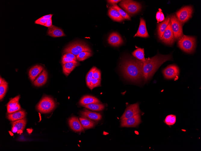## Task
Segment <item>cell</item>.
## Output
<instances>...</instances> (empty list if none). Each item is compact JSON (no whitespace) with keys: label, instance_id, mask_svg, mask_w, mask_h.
Here are the masks:
<instances>
[{"label":"cell","instance_id":"1","mask_svg":"<svg viewBox=\"0 0 201 151\" xmlns=\"http://www.w3.org/2000/svg\"><path fill=\"white\" fill-rule=\"evenodd\" d=\"M171 54L162 55L157 54L151 58H146L143 62V71L144 78L145 81L149 79L154 74L157 69L164 62L171 60Z\"/></svg>","mask_w":201,"mask_h":151},{"label":"cell","instance_id":"2","mask_svg":"<svg viewBox=\"0 0 201 151\" xmlns=\"http://www.w3.org/2000/svg\"><path fill=\"white\" fill-rule=\"evenodd\" d=\"M122 66L125 76L129 79L137 81L144 77L142 61L137 59H130L125 61Z\"/></svg>","mask_w":201,"mask_h":151},{"label":"cell","instance_id":"3","mask_svg":"<svg viewBox=\"0 0 201 151\" xmlns=\"http://www.w3.org/2000/svg\"><path fill=\"white\" fill-rule=\"evenodd\" d=\"M84 51L92 52L90 48L85 43L80 41L75 42L69 44L63 51L64 53H71L76 56Z\"/></svg>","mask_w":201,"mask_h":151},{"label":"cell","instance_id":"4","mask_svg":"<svg viewBox=\"0 0 201 151\" xmlns=\"http://www.w3.org/2000/svg\"><path fill=\"white\" fill-rule=\"evenodd\" d=\"M178 45L185 52L191 53L193 51L195 47L196 39L194 37L184 35L179 39Z\"/></svg>","mask_w":201,"mask_h":151},{"label":"cell","instance_id":"5","mask_svg":"<svg viewBox=\"0 0 201 151\" xmlns=\"http://www.w3.org/2000/svg\"><path fill=\"white\" fill-rule=\"evenodd\" d=\"M119 5L131 15L138 12L141 8V5L139 3L132 0L121 1Z\"/></svg>","mask_w":201,"mask_h":151},{"label":"cell","instance_id":"6","mask_svg":"<svg viewBox=\"0 0 201 151\" xmlns=\"http://www.w3.org/2000/svg\"><path fill=\"white\" fill-rule=\"evenodd\" d=\"M55 103L53 99L50 97H44L40 101L37 106L39 111L43 113L51 112L55 107Z\"/></svg>","mask_w":201,"mask_h":151},{"label":"cell","instance_id":"7","mask_svg":"<svg viewBox=\"0 0 201 151\" xmlns=\"http://www.w3.org/2000/svg\"><path fill=\"white\" fill-rule=\"evenodd\" d=\"M170 20L174 39L175 40H179L183 36L182 24L175 15L170 17Z\"/></svg>","mask_w":201,"mask_h":151},{"label":"cell","instance_id":"8","mask_svg":"<svg viewBox=\"0 0 201 151\" xmlns=\"http://www.w3.org/2000/svg\"><path fill=\"white\" fill-rule=\"evenodd\" d=\"M193 12L191 6L184 7L176 12L177 18L181 24H184L192 17Z\"/></svg>","mask_w":201,"mask_h":151},{"label":"cell","instance_id":"9","mask_svg":"<svg viewBox=\"0 0 201 151\" xmlns=\"http://www.w3.org/2000/svg\"><path fill=\"white\" fill-rule=\"evenodd\" d=\"M160 39L168 45H172L174 42V38L170 20Z\"/></svg>","mask_w":201,"mask_h":151},{"label":"cell","instance_id":"10","mask_svg":"<svg viewBox=\"0 0 201 151\" xmlns=\"http://www.w3.org/2000/svg\"><path fill=\"white\" fill-rule=\"evenodd\" d=\"M140 111L138 103L131 105L127 107L121 118V120L127 119L139 114Z\"/></svg>","mask_w":201,"mask_h":151},{"label":"cell","instance_id":"11","mask_svg":"<svg viewBox=\"0 0 201 151\" xmlns=\"http://www.w3.org/2000/svg\"><path fill=\"white\" fill-rule=\"evenodd\" d=\"M121 127H135L139 124L141 122L140 116L139 114L126 119L121 120Z\"/></svg>","mask_w":201,"mask_h":151},{"label":"cell","instance_id":"12","mask_svg":"<svg viewBox=\"0 0 201 151\" xmlns=\"http://www.w3.org/2000/svg\"><path fill=\"white\" fill-rule=\"evenodd\" d=\"M178 67L175 65H170L168 66L163 71L165 77L167 79L175 78L179 74Z\"/></svg>","mask_w":201,"mask_h":151},{"label":"cell","instance_id":"13","mask_svg":"<svg viewBox=\"0 0 201 151\" xmlns=\"http://www.w3.org/2000/svg\"><path fill=\"white\" fill-rule=\"evenodd\" d=\"M11 131L13 133H17L21 134L24 129L26 124V118L13 121L12 123Z\"/></svg>","mask_w":201,"mask_h":151},{"label":"cell","instance_id":"14","mask_svg":"<svg viewBox=\"0 0 201 151\" xmlns=\"http://www.w3.org/2000/svg\"><path fill=\"white\" fill-rule=\"evenodd\" d=\"M69 125L71 128L75 132H82L84 131V128L78 118L73 117L68 120Z\"/></svg>","mask_w":201,"mask_h":151},{"label":"cell","instance_id":"15","mask_svg":"<svg viewBox=\"0 0 201 151\" xmlns=\"http://www.w3.org/2000/svg\"><path fill=\"white\" fill-rule=\"evenodd\" d=\"M123 40L121 36L117 33L113 32L109 35L108 39V43L114 46H118L123 42Z\"/></svg>","mask_w":201,"mask_h":151},{"label":"cell","instance_id":"16","mask_svg":"<svg viewBox=\"0 0 201 151\" xmlns=\"http://www.w3.org/2000/svg\"><path fill=\"white\" fill-rule=\"evenodd\" d=\"M149 36L147 30L146 23L144 20L141 18L140 24L138 31L134 37L138 36L146 38Z\"/></svg>","mask_w":201,"mask_h":151},{"label":"cell","instance_id":"17","mask_svg":"<svg viewBox=\"0 0 201 151\" xmlns=\"http://www.w3.org/2000/svg\"><path fill=\"white\" fill-rule=\"evenodd\" d=\"M47 34L48 35L53 37L65 36V34L61 29L53 25L48 28Z\"/></svg>","mask_w":201,"mask_h":151},{"label":"cell","instance_id":"18","mask_svg":"<svg viewBox=\"0 0 201 151\" xmlns=\"http://www.w3.org/2000/svg\"><path fill=\"white\" fill-rule=\"evenodd\" d=\"M48 73L46 70L44 69L33 82V84L36 86L40 87L45 83L47 81Z\"/></svg>","mask_w":201,"mask_h":151},{"label":"cell","instance_id":"19","mask_svg":"<svg viewBox=\"0 0 201 151\" xmlns=\"http://www.w3.org/2000/svg\"><path fill=\"white\" fill-rule=\"evenodd\" d=\"M43 69V67L39 65H36L31 68L29 72V76L31 80L33 81Z\"/></svg>","mask_w":201,"mask_h":151},{"label":"cell","instance_id":"20","mask_svg":"<svg viewBox=\"0 0 201 151\" xmlns=\"http://www.w3.org/2000/svg\"><path fill=\"white\" fill-rule=\"evenodd\" d=\"M24 110H20L10 113L7 116V118L12 121L24 118L26 116Z\"/></svg>","mask_w":201,"mask_h":151},{"label":"cell","instance_id":"21","mask_svg":"<svg viewBox=\"0 0 201 151\" xmlns=\"http://www.w3.org/2000/svg\"><path fill=\"white\" fill-rule=\"evenodd\" d=\"M100 102V100L96 97L86 95L82 98L79 104L83 106L91 103Z\"/></svg>","mask_w":201,"mask_h":151},{"label":"cell","instance_id":"22","mask_svg":"<svg viewBox=\"0 0 201 151\" xmlns=\"http://www.w3.org/2000/svg\"><path fill=\"white\" fill-rule=\"evenodd\" d=\"M81 113L83 116L91 120L99 121L101 120L102 118V116L100 114L92 112L86 109L82 111Z\"/></svg>","mask_w":201,"mask_h":151},{"label":"cell","instance_id":"23","mask_svg":"<svg viewBox=\"0 0 201 151\" xmlns=\"http://www.w3.org/2000/svg\"><path fill=\"white\" fill-rule=\"evenodd\" d=\"M108 14L109 17L115 21L121 22L124 19L118 11L112 8L111 6L109 7Z\"/></svg>","mask_w":201,"mask_h":151},{"label":"cell","instance_id":"24","mask_svg":"<svg viewBox=\"0 0 201 151\" xmlns=\"http://www.w3.org/2000/svg\"><path fill=\"white\" fill-rule=\"evenodd\" d=\"M169 21L170 17L167 16L162 22L158 25L157 28L158 34L160 39L162 37Z\"/></svg>","mask_w":201,"mask_h":151},{"label":"cell","instance_id":"25","mask_svg":"<svg viewBox=\"0 0 201 151\" xmlns=\"http://www.w3.org/2000/svg\"><path fill=\"white\" fill-rule=\"evenodd\" d=\"M82 127L85 129H89L93 127L95 124V123L91 120L90 119L83 116L79 118Z\"/></svg>","mask_w":201,"mask_h":151},{"label":"cell","instance_id":"26","mask_svg":"<svg viewBox=\"0 0 201 151\" xmlns=\"http://www.w3.org/2000/svg\"><path fill=\"white\" fill-rule=\"evenodd\" d=\"M78 63L72 62L65 63L63 66V71L64 74L67 76L74 68L78 65Z\"/></svg>","mask_w":201,"mask_h":151},{"label":"cell","instance_id":"27","mask_svg":"<svg viewBox=\"0 0 201 151\" xmlns=\"http://www.w3.org/2000/svg\"><path fill=\"white\" fill-rule=\"evenodd\" d=\"M83 106L92 110L100 111L104 109V105L100 103H92Z\"/></svg>","mask_w":201,"mask_h":151},{"label":"cell","instance_id":"28","mask_svg":"<svg viewBox=\"0 0 201 151\" xmlns=\"http://www.w3.org/2000/svg\"><path fill=\"white\" fill-rule=\"evenodd\" d=\"M132 54L138 60L143 62L146 60L144 57V50L143 49L138 48L135 50Z\"/></svg>","mask_w":201,"mask_h":151},{"label":"cell","instance_id":"29","mask_svg":"<svg viewBox=\"0 0 201 151\" xmlns=\"http://www.w3.org/2000/svg\"><path fill=\"white\" fill-rule=\"evenodd\" d=\"M8 87V83L3 79L0 83V99L1 100L4 96Z\"/></svg>","mask_w":201,"mask_h":151},{"label":"cell","instance_id":"30","mask_svg":"<svg viewBox=\"0 0 201 151\" xmlns=\"http://www.w3.org/2000/svg\"><path fill=\"white\" fill-rule=\"evenodd\" d=\"M92 53L89 52H82L76 56V59L79 61H82L92 56Z\"/></svg>","mask_w":201,"mask_h":151},{"label":"cell","instance_id":"31","mask_svg":"<svg viewBox=\"0 0 201 151\" xmlns=\"http://www.w3.org/2000/svg\"><path fill=\"white\" fill-rule=\"evenodd\" d=\"M111 6L112 8L118 11L121 16L124 19H126L128 20H131L130 17L127 13L126 12L122 9L119 8L117 5L115 4Z\"/></svg>","mask_w":201,"mask_h":151},{"label":"cell","instance_id":"32","mask_svg":"<svg viewBox=\"0 0 201 151\" xmlns=\"http://www.w3.org/2000/svg\"><path fill=\"white\" fill-rule=\"evenodd\" d=\"M20 97V96L18 95L11 99L8 103L7 108H13L19 104V101Z\"/></svg>","mask_w":201,"mask_h":151},{"label":"cell","instance_id":"33","mask_svg":"<svg viewBox=\"0 0 201 151\" xmlns=\"http://www.w3.org/2000/svg\"><path fill=\"white\" fill-rule=\"evenodd\" d=\"M97 68L95 67H93L87 73L86 78V83L88 87H89L90 86L91 80L93 78V74L94 71Z\"/></svg>","mask_w":201,"mask_h":151},{"label":"cell","instance_id":"34","mask_svg":"<svg viewBox=\"0 0 201 151\" xmlns=\"http://www.w3.org/2000/svg\"><path fill=\"white\" fill-rule=\"evenodd\" d=\"M176 121V116L173 115L167 116L165 119V123L169 126L173 125L175 123Z\"/></svg>","mask_w":201,"mask_h":151},{"label":"cell","instance_id":"35","mask_svg":"<svg viewBox=\"0 0 201 151\" xmlns=\"http://www.w3.org/2000/svg\"><path fill=\"white\" fill-rule=\"evenodd\" d=\"M100 85V80L93 78L91 80L90 86L89 88L92 90L94 88L99 86Z\"/></svg>","mask_w":201,"mask_h":151},{"label":"cell","instance_id":"36","mask_svg":"<svg viewBox=\"0 0 201 151\" xmlns=\"http://www.w3.org/2000/svg\"><path fill=\"white\" fill-rule=\"evenodd\" d=\"M62 63L63 64H64L65 63L68 62H72L76 63H78V62L76 61L75 60L70 58L65 57H62V61H61Z\"/></svg>","mask_w":201,"mask_h":151},{"label":"cell","instance_id":"37","mask_svg":"<svg viewBox=\"0 0 201 151\" xmlns=\"http://www.w3.org/2000/svg\"><path fill=\"white\" fill-rule=\"evenodd\" d=\"M47 20V19L45 18L42 17L36 20L35 21V23L44 26L46 23Z\"/></svg>","mask_w":201,"mask_h":151},{"label":"cell","instance_id":"38","mask_svg":"<svg viewBox=\"0 0 201 151\" xmlns=\"http://www.w3.org/2000/svg\"><path fill=\"white\" fill-rule=\"evenodd\" d=\"M101 76L100 71L98 69L96 68L93 72V78L98 80H100Z\"/></svg>","mask_w":201,"mask_h":151},{"label":"cell","instance_id":"39","mask_svg":"<svg viewBox=\"0 0 201 151\" xmlns=\"http://www.w3.org/2000/svg\"><path fill=\"white\" fill-rule=\"evenodd\" d=\"M21 109V107L19 104L17 106L13 108H7V112L8 113L10 114L19 111Z\"/></svg>","mask_w":201,"mask_h":151},{"label":"cell","instance_id":"40","mask_svg":"<svg viewBox=\"0 0 201 151\" xmlns=\"http://www.w3.org/2000/svg\"><path fill=\"white\" fill-rule=\"evenodd\" d=\"M63 57L72 58L76 61L77 60L76 56L71 53H66L63 56Z\"/></svg>","mask_w":201,"mask_h":151},{"label":"cell","instance_id":"41","mask_svg":"<svg viewBox=\"0 0 201 151\" xmlns=\"http://www.w3.org/2000/svg\"><path fill=\"white\" fill-rule=\"evenodd\" d=\"M52 19L51 18L47 19L46 23L44 26L49 27L52 26Z\"/></svg>","mask_w":201,"mask_h":151},{"label":"cell","instance_id":"42","mask_svg":"<svg viewBox=\"0 0 201 151\" xmlns=\"http://www.w3.org/2000/svg\"><path fill=\"white\" fill-rule=\"evenodd\" d=\"M121 1V0H108L107 1L108 3L113 5H115Z\"/></svg>","mask_w":201,"mask_h":151},{"label":"cell","instance_id":"43","mask_svg":"<svg viewBox=\"0 0 201 151\" xmlns=\"http://www.w3.org/2000/svg\"><path fill=\"white\" fill-rule=\"evenodd\" d=\"M159 11H158L156 14V19L157 21L159 23V19L160 17L161 13V9H159Z\"/></svg>","mask_w":201,"mask_h":151},{"label":"cell","instance_id":"44","mask_svg":"<svg viewBox=\"0 0 201 151\" xmlns=\"http://www.w3.org/2000/svg\"><path fill=\"white\" fill-rule=\"evenodd\" d=\"M53 14H50L48 15H45L44 16H42V17L48 19L49 18H51L53 16Z\"/></svg>","mask_w":201,"mask_h":151},{"label":"cell","instance_id":"45","mask_svg":"<svg viewBox=\"0 0 201 151\" xmlns=\"http://www.w3.org/2000/svg\"><path fill=\"white\" fill-rule=\"evenodd\" d=\"M165 20V17L163 13L161 12L160 14V17L159 19V22H161Z\"/></svg>","mask_w":201,"mask_h":151}]
</instances>
